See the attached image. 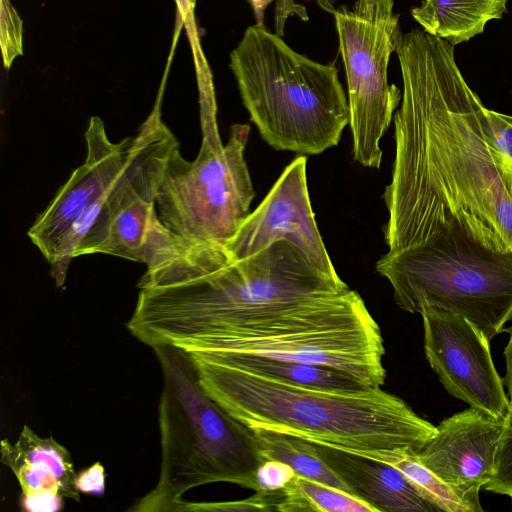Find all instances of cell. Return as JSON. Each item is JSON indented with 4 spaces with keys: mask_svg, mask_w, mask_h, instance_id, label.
Instances as JSON below:
<instances>
[{
    "mask_svg": "<svg viewBox=\"0 0 512 512\" xmlns=\"http://www.w3.org/2000/svg\"><path fill=\"white\" fill-rule=\"evenodd\" d=\"M255 374L303 387L325 390H359L365 386L331 367L258 356L197 352Z\"/></svg>",
    "mask_w": 512,
    "mask_h": 512,
    "instance_id": "19",
    "label": "cell"
},
{
    "mask_svg": "<svg viewBox=\"0 0 512 512\" xmlns=\"http://www.w3.org/2000/svg\"><path fill=\"white\" fill-rule=\"evenodd\" d=\"M348 89L349 126L355 161L380 168V141L400 104L388 82L389 60L402 33L394 0H355L332 13Z\"/></svg>",
    "mask_w": 512,
    "mask_h": 512,
    "instance_id": "9",
    "label": "cell"
},
{
    "mask_svg": "<svg viewBox=\"0 0 512 512\" xmlns=\"http://www.w3.org/2000/svg\"><path fill=\"white\" fill-rule=\"evenodd\" d=\"M137 286L127 328L152 348L206 338L351 290L288 240L241 260L223 246L186 245L169 262L146 270Z\"/></svg>",
    "mask_w": 512,
    "mask_h": 512,
    "instance_id": "2",
    "label": "cell"
},
{
    "mask_svg": "<svg viewBox=\"0 0 512 512\" xmlns=\"http://www.w3.org/2000/svg\"><path fill=\"white\" fill-rule=\"evenodd\" d=\"M503 426L470 407L443 419L416 458L445 482L480 492L495 473Z\"/></svg>",
    "mask_w": 512,
    "mask_h": 512,
    "instance_id": "14",
    "label": "cell"
},
{
    "mask_svg": "<svg viewBox=\"0 0 512 512\" xmlns=\"http://www.w3.org/2000/svg\"><path fill=\"white\" fill-rule=\"evenodd\" d=\"M419 314L426 359L447 392L505 420L511 405L486 334L464 316L440 307L426 306Z\"/></svg>",
    "mask_w": 512,
    "mask_h": 512,
    "instance_id": "10",
    "label": "cell"
},
{
    "mask_svg": "<svg viewBox=\"0 0 512 512\" xmlns=\"http://www.w3.org/2000/svg\"><path fill=\"white\" fill-rule=\"evenodd\" d=\"M282 498L279 491H255V494L240 500L222 502H188L183 505V511H242V512H271L277 511Z\"/></svg>",
    "mask_w": 512,
    "mask_h": 512,
    "instance_id": "24",
    "label": "cell"
},
{
    "mask_svg": "<svg viewBox=\"0 0 512 512\" xmlns=\"http://www.w3.org/2000/svg\"><path fill=\"white\" fill-rule=\"evenodd\" d=\"M507 333L509 334V338L504 349L506 373L503 378V383L512 408V326L508 327Z\"/></svg>",
    "mask_w": 512,
    "mask_h": 512,
    "instance_id": "30",
    "label": "cell"
},
{
    "mask_svg": "<svg viewBox=\"0 0 512 512\" xmlns=\"http://www.w3.org/2000/svg\"><path fill=\"white\" fill-rule=\"evenodd\" d=\"M137 149L118 182L71 226L61 239L50 263L57 287H63L69 264L81 241L98 231L110 218L135 198L155 193L166 162L179 143L161 118V99L140 125Z\"/></svg>",
    "mask_w": 512,
    "mask_h": 512,
    "instance_id": "13",
    "label": "cell"
},
{
    "mask_svg": "<svg viewBox=\"0 0 512 512\" xmlns=\"http://www.w3.org/2000/svg\"><path fill=\"white\" fill-rule=\"evenodd\" d=\"M202 140L192 161L179 146L170 154L155 195L162 223L185 245L226 247L255 196L244 152L250 126L233 124L224 145L217 125L212 75L197 66Z\"/></svg>",
    "mask_w": 512,
    "mask_h": 512,
    "instance_id": "6",
    "label": "cell"
},
{
    "mask_svg": "<svg viewBox=\"0 0 512 512\" xmlns=\"http://www.w3.org/2000/svg\"><path fill=\"white\" fill-rule=\"evenodd\" d=\"M396 54L403 91L383 193L388 251L453 233L512 255V199L488 149L484 105L462 76L454 45L412 29Z\"/></svg>",
    "mask_w": 512,
    "mask_h": 512,
    "instance_id": "1",
    "label": "cell"
},
{
    "mask_svg": "<svg viewBox=\"0 0 512 512\" xmlns=\"http://www.w3.org/2000/svg\"><path fill=\"white\" fill-rule=\"evenodd\" d=\"M307 158L297 156L276 180L254 211L248 214L227 243L235 260L245 259L273 243L288 240L318 270L339 276L321 238L307 185Z\"/></svg>",
    "mask_w": 512,
    "mask_h": 512,
    "instance_id": "11",
    "label": "cell"
},
{
    "mask_svg": "<svg viewBox=\"0 0 512 512\" xmlns=\"http://www.w3.org/2000/svg\"><path fill=\"white\" fill-rule=\"evenodd\" d=\"M1 461L17 478L22 494L56 490L80 501L72 456L53 437H39L24 425L15 443L1 441Z\"/></svg>",
    "mask_w": 512,
    "mask_h": 512,
    "instance_id": "17",
    "label": "cell"
},
{
    "mask_svg": "<svg viewBox=\"0 0 512 512\" xmlns=\"http://www.w3.org/2000/svg\"><path fill=\"white\" fill-rule=\"evenodd\" d=\"M277 511L376 512L373 507L352 494L300 475H296L282 489Z\"/></svg>",
    "mask_w": 512,
    "mask_h": 512,
    "instance_id": "22",
    "label": "cell"
},
{
    "mask_svg": "<svg viewBox=\"0 0 512 512\" xmlns=\"http://www.w3.org/2000/svg\"><path fill=\"white\" fill-rule=\"evenodd\" d=\"M398 468L417 493L437 511L481 512L478 491L455 487L437 476L416 458L413 451H395L384 460Z\"/></svg>",
    "mask_w": 512,
    "mask_h": 512,
    "instance_id": "20",
    "label": "cell"
},
{
    "mask_svg": "<svg viewBox=\"0 0 512 512\" xmlns=\"http://www.w3.org/2000/svg\"><path fill=\"white\" fill-rule=\"evenodd\" d=\"M375 268L406 312L440 307L464 316L489 339L507 332L512 321V255L462 234L435 235L420 245L388 251Z\"/></svg>",
    "mask_w": 512,
    "mask_h": 512,
    "instance_id": "8",
    "label": "cell"
},
{
    "mask_svg": "<svg viewBox=\"0 0 512 512\" xmlns=\"http://www.w3.org/2000/svg\"><path fill=\"white\" fill-rule=\"evenodd\" d=\"M76 488L79 492L102 496L105 492V471L101 463L96 462L76 476Z\"/></svg>",
    "mask_w": 512,
    "mask_h": 512,
    "instance_id": "29",
    "label": "cell"
},
{
    "mask_svg": "<svg viewBox=\"0 0 512 512\" xmlns=\"http://www.w3.org/2000/svg\"><path fill=\"white\" fill-rule=\"evenodd\" d=\"M294 469L275 459H264L255 471L254 491H279L285 488L296 476Z\"/></svg>",
    "mask_w": 512,
    "mask_h": 512,
    "instance_id": "27",
    "label": "cell"
},
{
    "mask_svg": "<svg viewBox=\"0 0 512 512\" xmlns=\"http://www.w3.org/2000/svg\"><path fill=\"white\" fill-rule=\"evenodd\" d=\"M155 193L135 198L121 208L98 231L86 236L75 257L102 253L157 268L180 254L185 243L160 220Z\"/></svg>",
    "mask_w": 512,
    "mask_h": 512,
    "instance_id": "15",
    "label": "cell"
},
{
    "mask_svg": "<svg viewBox=\"0 0 512 512\" xmlns=\"http://www.w3.org/2000/svg\"><path fill=\"white\" fill-rule=\"evenodd\" d=\"M229 67L251 121L272 148L317 155L339 143L349 106L334 64L298 53L256 23L231 51Z\"/></svg>",
    "mask_w": 512,
    "mask_h": 512,
    "instance_id": "5",
    "label": "cell"
},
{
    "mask_svg": "<svg viewBox=\"0 0 512 512\" xmlns=\"http://www.w3.org/2000/svg\"><path fill=\"white\" fill-rule=\"evenodd\" d=\"M483 489L506 496L512 503V408L499 439L495 473Z\"/></svg>",
    "mask_w": 512,
    "mask_h": 512,
    "instance_id": "25",
    "label": "cell"
},
{
    "mask_svg": "<svg viewBox=\"0 0 512 512\" xmlns=\"http://www.w3.org/2000/svg\"><path fill=\"white\" fill-rule=\"evenodd\" d=\"M189 353L205 392L249 430L293 435L380 461L395 451L419 453L436 432L404 400L380 387H303Z\"/></svg>",
    "mask_w": 512,
    "mask_h": 512,
    "instance_id": "3",
    "label": "cell"
},
{
    "mask_svg": "<svg viewBox=\"0 0 512 512\" xmlns=\"http://www.w3.org/2000/svg\"><path fill=\"white\" fill-rule=\"evenodd\" d=\"M311 1H316L318 3V5L324 9L325 11L329 12V13H333L334 11V0H311Z\"/></svg>",
    "mask_w": 512,
    "mask_h": 512,
    "instance_id": "32",
    "label": "cell"
},
{
    "mask_svg": "<svg viewBox=\"0 0 512 512\" xmlns=\"http://www.w3.org/2000/svg\"><path fill=\"white\" fill-rule=\"evenodd\" d=\"M63 495L56 490H41L21 494L20 506L28 512H58L64 506Z\"/></svg>",
    "mask_w": 512,
    "mask_h": 512,
    "instance_id": "28",
    "label": "cell"
},
{
    "mask_svg": "<svg viewBox=\"0 0 512 512\" xmlns=\"http://www.w3.org/2000/svg\"><path fill=\"white\" fill-rule=\"evenodd\" d=\"M23 23L10 0H1L0 42L3 63L9 68L23 53Z\"/></svg>",
    "mask_w": 512,
    "mask_h": 512,
    "instance_id": "26",
    "label": "cell"
},
{
    "mask_svg": "<svg viewBox=\"0 0 512 512\" xmlns=\"http://www.w3.org/2000/svg\"><path fill=\"white\" fill-rule=\"evenodd\" d=\"M313 445L321 459L346 483L352 494L376 512L437 511L392 464L328 445Z\"/></svg>",
    "mask_w": 512,
    "mask_h": 512,
    "instance_id": "16",
    "label": "cell"
},
{
    "mask_svg": "<svg viewBox=\"0 0 512 512\" xmlns=\"http://www.w3.org/2000/svg\"><path fill=\"white\" fill-rule=\"evenodd\" d=\"M178 6V11L182 15V17H185L190 11L191 8H193L188 0H175Z\"/></svg>",
    "mask_w": 512,
    "mask_h": 512,
    "instance_id": "31",
    "label": "cell"
},
{
    "mask_svg": "<svg viewBox=\"0 0 512 512\" xmlns=\"http://www.w3.org/2000/svg\"><path fill=\"white\" fill-rule=\"evenodd\" d=\"M483 130L498 174L512 199V116L484 106Z\"/></svg>",
    "mask_w": 512,
    "mask_h": 512,
    "instance_id": "23",
    "label": "cell"
},
{
    "mask_svg": "<svg viewBox=\"0 0 512 512\" xmlns=\"http://www.w3.org/2000/svg\"><path fill=\"white\" fill-rule=\"evenodd\" d=\"M153 350L164 383L159 404L160 475L154 489L129 511L182 512L184 494L209 483L254 490L262 459L251 431L205 392L187 350L174 345Z\"/></svg>",
    "mask_w": 512,
    "mask_h": 512,
    "instance_id": "4",
    "label": "cell"
},
{
    "mask_svg": "<svg viewBox=\"0 0 512 512\" xmlns=\"http://www.w3.org/2000/svg\"><path fill=\"white\" fill-rule=\"evenodd\" d=\"M87 155L28 230L49 262L74 222L120 179L138 146V134L112 142L103 121L93 116L85 132Z\"/></svg>",
    "mask_w": 512,
    "mask_h": 512,
    "instance_id": "12",
    "label": "cell"
},
{
    "mask_svg": "<svg viewBox=\"0 0 512 512\" xmlns=\"http://www.w3.org/2000/svg\"><path fill=\"white\" fill-rule=\"evenodd\" d=\"M250 431L262 460H280L290 465L297 475L352 494L346 483L321 459L313 443L275 431Z\"/></svg>",
    "mask_w": 512,
    "mask_h": 512,
    "instance_id": "21",
    "label": "cell"
},
{
    "mask_svg": "<svg viewBox=\"0 0 512 512\" xmlns=\"http://www.w3.org/2000/svg\"><path fill=\"white\" fill-rule=\"evenodd\" d=\"M188 352L258 356L322 365L368 387L386 378L381 330L355 290L337 298L182 342Z\"/></svg>",
    "mask_w": 512,
    "mask_h": 512,
    "instance_id": "7",
    "label": "cell"
},
{
    "mask_svg": "<svg viewBox=\"0 0 512 512\" xmlns=\"http://www.w3.org/2000/svg\"><path fill=\"white\" fill-rule=\"evenodd\" d=\"M507 0H425L411 10L423 30L452 45L466 42L502 18Z\"/></svg>",
    "mask_w": 512,
    "mask_h": 512,
    "instance_id": "18",
    "label": "cell"
}]
</instances>
